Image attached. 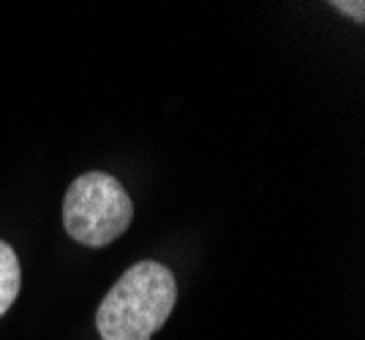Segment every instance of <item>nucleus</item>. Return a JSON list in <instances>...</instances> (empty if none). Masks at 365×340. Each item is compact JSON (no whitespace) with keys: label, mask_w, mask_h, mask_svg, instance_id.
Returning a JSON list of instances; mask_svg holds the SVG:
<instances>
[{"label":"nucleus","mask_w":365,"mask_h":340,"mask_svg":"<svg viewBox=\"0 0 365 340\" xmlns=\"http://www.w3.org/2000/svg\"><path fill=\"white\" fill-rule=\"evenodd\" d=\"M178 302L172 270L158 262H139L125 270L96 310L101 340H150L167 324Z\"/></svg>","instance_id":"nucleus-1"},{"label":"nucleus","mask_w":365,"mask_h":340,"mask_svg":"<svg viewBox=\"0 0 365 340\" xmlns=\"http://www.w3.org/2000/svg\"><path fill=\"white\" fill-rule=\"evenodd\" d=\"M134 218V204L120 180L107 171H85L63 196V226L71 240L88 248L115 243Z\"/></svg>","instance_id":"nucleus-2"},{"label":"nucleus","mask_w":365,"mask_h":340,"mask_svg":"<svg viewBox=\"0 0 365 340\" xmlns=\"http://www.w3.org/2000/svg\"><path fill=\"white\" fill-rule=\"evenodd\" d=\"M19 280H22V270H19L14 248L0 240V316L9 313V308L14 305L16 294H19Z\"/></svg>","instance_id":"nucleus-3"},{"label":"nucleus","mask_w":365,"mask_h":340,"mask_svg":"<svg viewBox=\"0 0 365 340\" xmlns=\"http://www.w3.org/2000/svg\"><path fill=\"white\" fill-rule=\"evenodd\" d=\"M333 6H335V9H341L344 14L354 16V22H363V19H365V3H360V0H354V3H346V0H335Z\"/></svg>","instance_id":"nucleus-4"}]
</instances>
